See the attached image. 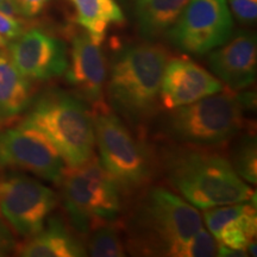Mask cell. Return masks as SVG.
<instances>
[{
	"label": "cell",
	"mask_w": 257,
	"mask_h": 257,
	"mask_svg": "<svg viewBox=\"0 0 257 257\" xmlns=\"http://www.w3.org/2000/svg\"><path fill=\"white\" fill-rule=\"evenodd\" d=\"M189 0H134L135 15L142 35L156 38L173 27Z\"/></svg>",
	"instance_id": "obj_19"
},
{
	"label": "cell",
	"mask_w": 257,
	"mask_h": 257,
	"mask_svg": "<svg viewBox=\"0 0 257 257\" xmlns=\"http://www.w3.org/2000/svg\"><path fill=\"white\" fill-rule=\"evenodd\" d=\"M208 66L216 78L231 91L248 88L256 79V36L246 31L231 35L225 43L212 50Z\"/></svg>",
	"instance_id": "obj_14"
},
{
	"label": "cell",
	"mask_w": 257,
	"mask_h": 257,
	"mask_svg": "<svg viewBox=\"0 0 257 257\" xmlns=\"http://www.w3.org/2000/svg\"><path fill=\"white\" fill-rule=\"evenodd\" d=\"M168 51L160 44L124 48L112 62L106 91L112 107L133 124L147 121L159 107Z\"/></svg>",
	"instance_id": "obj_2"
},
{
	"label": "cell",
	"mask_w": 257,
	"mask_h": 257,
	"mask_svg": "<svg viewBox=\"0 0 257 257\" xmlns=\"http://www.w3.org/2000/svg\"><path fill=\"white\" fill-rule=\"evenodd\" d=\"M232 29V15L226 0H189L167 32L178 49L205 55L229 40Z\"/></svg>",
	"instance_id": "obj_8"
},
{
	"label": "cell",
	"mask_w": 257,
	"mask_h": 257,
	"mask_svg": "<svg viewBox=\"0 0 257 257\" xmlns=\"http://www.w3.org/2000/svg\"><path fill=\"white\" fill-rule=\"evenodd\" d=\"M66 79L78 98L94 108L105 110L104 87L107 79L105 56L100 44L95 43L86 32L73 38Z\"/></svg>",
	"instance_id": "obj_12"
},
{
	"label": "cell",
	"mask_w": 257,
	"mask_h": 257,
	"mask_svg": "<svg viewBox=\"0 0 257 257\" xmlns=\"http://www.w3.org/2000/svg\"><path fill=\"white\" fill-rule=\"evenodd\" d=\"M50 0H10L16 16L24 18H34L41 15Z\"/></svg>",
	"instance_id": "obj_24"
},
{
	"label": "cell",
	"mask_w": 257,
	"mask_h": 257,
	"mask_svg": "<svg viewBox=\"0 0 257 257\" xmlns=\"http://www.w3.org/2000/svg\"><path fill=\"white\" fill-rule=\"evenodd\" d=\"M252 93L218 92L174 108L165 118L163 130L176 142L213 147L229 142L243 128L244 111L255 106Z\"/></svg>",
	"instance_id": "obj_5"
},
{
	"label": "cell",
	"mask_w": 257,
	"mask_h": 257,
	"mask_svg": "<svg viewBox=\"0 0 257 257\" xmlns=\"http://www.w3.org/2000/svg\"><path fill=\"white\" fill-rule=\"evenodd\" d=\"M30 80L18 72L8 54H0V121L5 125L31 104Z\"/></svg>",
	"instance_id": "obj_17"
},
{
	"label": "cell",
	"mask_w": 257,
	"mask_h": 257,
	"mask_svg": "<svg viewBox=\"0 0 257 257\" xmlns=\"http://www.w3.org/2000/svg\"><path fill=\"white\" fill-rule=\"evenodd\" d=\"M76 12V22L95 43L101 44L112 25L125 18L117 0H68Z\"/></svg>",
	"instance_id": "obj_18"
},
{
	"label": "cell",
	"mask_w": 257,
	"mask_h": 257,
	"mask_svg": "<svg viewBox=\"0 0 257 257\" xmlns=\"http://www.w3.org/2000/svg\"><path fill=\"white\" fill-rule=\"evenodd\" d=\"M94 229L86 249L88 255L93 257L125 256V246L117 227L110 224H100Z\"/></svg>",
	"instance_id": "obj_20"
},
{
	"label": "cell",
	"mask_w": 257,
	"mask_h": 257,
	"mask_svg": "<svg viewBox=\"0 0 257 257\" xmlns=\"http://www.w3.org/2000/svg\"><path fill=\"white\" fill-rule=\"evenodd\" d=\"M100 163L118 188L133 192L153 175V159L142 142L131 135L117 115L101 110L93 117Z\"/></svg>",
	"instance_id": "obj_7"
},
{
	"label": "cell",
	"mask_w": 257,
	"mask_h": 257,
	"mask_svg": "<svg viewBox=\"0 0 257 257\" xmlns=\"http://www.w3.org/2000/svg\"><path fill=\"white\" fill-rule=\"evenodd\" d=\"M15 251L24 257H80L86 256L85 245L76 238L60 218L47 219V226L24 243L16 245Z\"/></svg>",
	"instance_id": "obj_16"
},
{
	"label": "cell",
	"mask_w": 257,
	"mask_h": 257,
	"mask_svg": "<svg viewBox=\"0 0 257 257\" xmlns=\"http://www.w3.org/2000/svg\"><path fill=\"white\" fill-rule=\"evenodd\" d=\"M2 126H4V124H3L2 121H0V127H2Z\"/></svg>",
	"instance_id": "obj_29"
},
{
	"label": "cell",
	"mask_w": 257,
	"mask_h": 257,
	"mask_svg": "<svg viewBox=\"0 0 257 257\" xmlns=\"http://www.w3.org/2000/svg\"><path fill=\"white\" fill-rule=\"evenodd\" d=\"M16 240L10 226L5 223L3 217L0 216V256L6 255L8 252L15 251Z\"/></svg>",
	"instance_id": "obj_26"
},
{
	"label": "cell",
	"mask_w": 257,
	"mask_h": 257,
	"mask_svg": "<svg viewBox=\"0 0 257 257\" xmlns=\"http://www.w3.org/2000/svg\"><path fill=\"white\" fill-rule=\"evenodd\" d=\"M64 162L56 149L36 128L19 124L0 131V168H18L60 184Z\"/></svg>",
	"instance_id": "obj_10"
},
{
	"label": "cell",
	"mask_w": 257,
	"mask_h": 257,
	"mask_svg": "<svg viewBox=\"0 0 257 257\" xmlns=\"http://www.w3.org/2000/svg\"><path fill=\"white\" fill-rule=\"evenodd\" d=\"M223 89V83L210 72L186 57L167 62L161 83L160 101L167 110L189 105Z\"/></svg>",
	"instance_id": "obj_13"
},
{
	"label": "cell",
	"mask_w": 257,
	"mask_h": 257,
	"mask_svg": "<svg viewBox=\"0 0 257 257\" xmlns=\"http://www.w3.org/2000/svg\"><path fill=\"white\" fill-rule=\"evenodd\" d=\"M56 205V193L37 180L23 174L0 178V216L18 236L40 232Z\"/></svg>",
	"instance_id": "obj_9"
},
{
	"label": "cell",
	"mask_w": 257,
	"mask_h": 257,
	"mask_svg": "<svg viewBox=\"0 0 257 257\" xmlns=\"http://www.w3.org/2000/svg\"><path fill=\"white\" fill-rule=\"evenodd\" d=\"M6 47L10 61L29 80L46 81L57 78L68 67L63 41L41 29L24 30Z\"/></svg>",
	"instance_id": "obj_11"
},
{
	"label": "cell",
	"mask_w": 257,
	"mask_h": 257,
	"mask_svg": "<svg viewBox=\"0 0 257 257\" xmlns=\"http://www.w3.org/2000/svg\"><path fill=\"white\" fill-rule=\"evenodd\" d=\"M204 220L218 244L246 251L257 232L256 205L252 201L204 210Z\"/></svg>",
	"instance_id": "obj_15"
},
{
	"label": "cell",
	"mask_w": 257,
	"mask_h": 257,
	"mask_svg": "<svg viewBox=\"0 0 257 257\" xmlns=\"http://www.w3.org/2000/svg\"><path fill=\"white\" fill-rule=\"evenodd\" d=\"M0 11L4 12V14H6V15L15 16V17H17L15 14L14 8H12V4L10 3V0H0Z\"/></svg>",
	"instance_id": "obj_27"
},
{
	"label": "cell",
	"mask_w": 257,
	"mask_h": 257,
	"mask_svg": "<svg viewBox=\"0 0 257 257\" xmlns=\"http://www.w3.org/2000/svg\"><path fill=\"white\" fill-rule=\"evenodd\" d=\"M202 227L193 205L168 189H150L128 224L130 246L137 255L182 257L186 243Z\"/></svg>",
	"instance_id": "obj_1"
},
{
	"label": "cell",
	"mask_w": 257,
	"mask_h": 257,
	"mask_svg": "<svg viewBox=\"0 0 257 257\" xmlns=\"http://www.w3.org/2000/svg\"><path fill=\"white\" fill-rule=\"evenodd\" d=\"M229 9L240 23L253 24L257 18V0H227Z\"/></svg>",
	"instance_id": "obj_23"
},
{
	"label": "cell",
	"mask_w": 257,
	"mask_h": 257,
	"mask_svg": "<svg viewBox=\"0 0 257 257\" xmlns=\"http://www.w3.org/2000/svg\"><path fill=\"white\" fill-rule=\"evenodd\" d=\"M234 172L240 179L250 184L257 182V149L256 138L251 135L244 136L233 153V161L231 163Z\"/></svg>",
	"instance_id": "obj_21"
},
{
	"label": "cell",
	"mask_w": 257,
	"mask_h": 257,
	"mask_svg": "<svg viewBox=\"0 0 257 257\" xmlns=\"http://www.w3.org/2000/svg\"><path fill=\"white\" fill-rule=\"evenodd\" d=\"M170 184L195 208L256 200L255 192L234 172L229 160L206 150H178L166 156Z\"/></svg>",
	"instance_id": "obj_3"
},
{
	"label": "cell",
	"mask_w": 257,
	"mask_h": 257,
	"mask_svg": "<svg viewBox=\"0 0 257 257\" xmlns=\"http://www.w3.org/2000/svg\"><path fill=\"white\" fill-rule=\"evenodd\" d=\"M60 184L64 210L79 232H88L119 214V188L98 160L92 157L81 166L64 169Z\"/></svg>",
	"instance_id": "obj_6"
},
{
	"label": "cell",
	"mask_w": 257,
	"mask_h": 257,
	"mask_svg": "<svg viewBox=\"0 0 257 257\" xmlns=\"http://www.w3.org/2000/svg\"><path fill=\"white\" fill-rule=\"evenodd\" d=\"M23 31L24 23L21 19L0 11V35L11 41L18 37Z\"/></svg>",
	"instance_id": "obj_25"
},
{
	"label": "cell",
	"mask_w": 257,
	"mask_h": 257,
	"mask_svg": "<svg viewBox=\"0 0 257 257\" xmlns=\"http://www.w3.org/2000/svg\"><path fill=\"white\" fill-rule=\"evenodd\" d=\"M218 256V243L210 231L201 227L186 243L182 257H211Z\"/></svg>",
	"instance_id": "obj_22"
},
{
	"label": "cell",
	"mask_w": 257,
	"mask_h": 257,
	"mask_svg": "<svg viewBox=\"0 0 257 257\" xmlns=\"http://www.w3.org/2000/svg\"><path fill=\"white\" fill-rule=\"evenodd\" d=\"M8 43H9L8 38H5L3 35H0V49H4V48H6Z\"/></svg>",
	"instance_id": "obj_28"
},
{
	"label": "cell",
	"mask_w": 257,
	"mask_h": 257,
	"mask_svg": "<svg viewBox=\"0 0 257 257\" xmlns=\"http://www.w3.org/2000/svg\"><path fill=\"white\" fill-rule=\"evenodd\" d=\"M22 124L40 131L70 168L93 157V117L75 94L57 88L48 89L32 104Z\"/></svg>",
	"instance_id": "obj_4"
}]
</instances>
